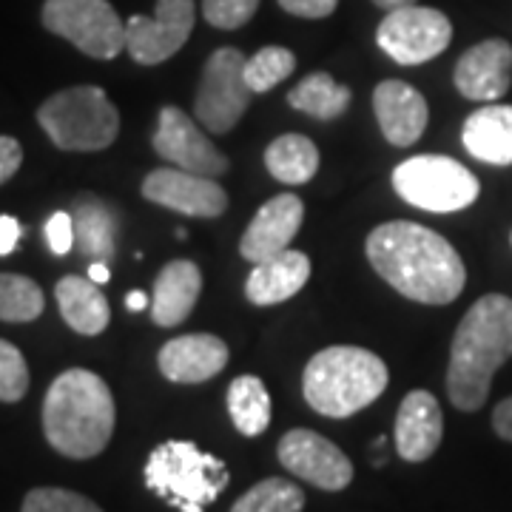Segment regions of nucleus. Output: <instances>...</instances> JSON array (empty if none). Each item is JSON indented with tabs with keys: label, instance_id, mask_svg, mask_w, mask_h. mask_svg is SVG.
<instances>
[{
	"label": "nucleus",
	"instance_id": "obj_1",
	"mask_svg": "<svg viewBox=\"0 0 512 512\" xmlns=\"http://www.w3.org/2000/svg\"><path fill=\"white\" fill-rule=\"evenodd\" d=\"M367 259L390 288L421 302L450 305L464 291L467 271L447 239L416 222H384L367 234Z\"/></svg>",
	"mask_w": 512,
	"mask_h": 512
},
{
	"label": "nucleus",
	"instance_id": "obj_2",
	"mask_svg": "<svg viewBox=\"0 0 512 512\" xmlns=\"http://www.w3.org/2000/svg\"><path fill=\"white\" fill-rule=\"evenodd\" d=\"M512 359V299L504 293L481 296L458 322L450 367L447 396L464 413H476L490 396V384L498 367Z\"/></svg>",
	"mask_w": 512,
	"mask_h": 512
},
{
	"label": "nucleus",
	"instance_id": "obj_3",
	"mask_svg": "<svg viewBox=\"0 0 512 512\" xmlns=\"http://www.w3.org/2000/svg\"><path fill=\"white\" fill-rule=\"evenodd\" d=\"M114 419L109 384L83 367L60 373L43 399V433L66 458L100 456L111 441Z\"/></svg>",
	"mask_w": 512,
	"mask_h": 512
},
{
	"label": "nucleus",
	"instance_id": "obj_4",
	"mask_svg": "<svg viewBox=\"0 0 512 512\" xmlns=\"http://www.w3.org/2000/svg\"><path fill=\"white\" fill-rule=\"evenodd\" d=\"M387 379V365L376 353L353 345H333L319 350L308 362L302 393L316 413L328 419H348L382 396Z\"/></svg>",
	"mask_w": 512,
	"mask_h": 512
},
{
	"label": "nucleus",
	"instance_id": "obj_5",
	"mask_svg": "<svg viewBox=\"0 0 512 512\" xmlns=\"http://www.w3.org/2000/svg\"><path fill=\"white\" fill-rule=\"evenodd\" d=\"M146 487L180 512H205L228 487L225 461L194 441H165L146 461Z\"/></svg>",
	"mask_w": 512,
	"mask_h": 512
},
{
	"label": "nucleus",
	"instance_id": "obj_6",
	"mask_svg": "<svg viewBox=\"0 0 512 512\" xmlns=\"http://www.w3.org/2000/svg\"><path fill=\"white\" fill-rule=\"evenodd\" d=\"M37 123L63 151H103L120 134V114L97 86L52 94L37 111Z\"/></svg>",
	"mask_w": 512,
	"mask_h": 512
},
{
	"label": "nucleus",
	"instance_id": "obj_7",
	"mask_svg": "<svg viewBox=\"0 0 512 512\" xmlns=\"http://www.w3.org/2000/svg\"><path fill=\"white\" fill-rule=\"evenodd\" d=\"M393 188L404 202L430 214H453L478 200L476 174L450 157L419 154L396 165Z\"/></svg>",
	"mask_w": 512,
	"mask_h": 512
},
{
	"label": "nucleus",
	"instance_id": "obj_8",
	"mask_svg": "<svg viewBox=\"0 0 512 512\" xmlns=\"http://www.w3.org/2000/svg\"><path fill=\"white\" fill-rule=\"evenodd\" d=\"M43 26L94 60H111L126 49V23L109 0H46Z\"/></svg>",
	"mask_w": 512,
	"mask_h": 512
},
{
	"label": "nucleus",
	"instance_id": "obj_9",
	"mask_svg": "<svg viewBox=\"0 0 512 512\" xmlns=\"http://www.w3.org/2000/svg\"><path fill=\"white\" fill-rule=\"evenodd\" d=\"M248 57L239 49H217L208 57L194 100V114L211 134H228L242 120L254 92L245 83Z\"/></svg>",
	"mask_w": 512,
	"mask_h": 512
},
{
	"label": "nucleus",
	"instance_id": "obj_10",
	"mask_svg": "<svg viewBox=\"0 0 512 512\" xmlns=\"http://www.w3.org/2000/svg\"><path fill=\"white\" fill-rule=\"evenodd\" d=\"M453 40V23L439 9L427 6H402L387 12L376 29V43L384 55L399 66H419L439 57Z\"/></svg>",
	"mask_w": 512,
	"mask_h": 512
},
{
	"label": "nucleus",
	"instance_id": "obj_11",
	"mask_svg": "<svg viewBox=\"0 0 512 512\" xmlns=\"http://www.w3.org/2000/svg\"><path fill=\"white\" fill-rule=\"evenodd\" d=\"M194 29V0H157V15L126 20V52L140 66H157L185 46Z\"/></svg>",
	"mask_w": 512,
	"mask_h": 512
},
{
	"label": "nucleus",
	"instance_id": "obj_12",
	"mask_svg": "<svg viewBox=\"0 0 512 512\" xmlns=\"http://www.w3.org/2000/svg\"><path fill=\"white\" fill-rule=\"evenodd\" d=\"M279 461L291 476L308 481L319 490L339 493L353 481L350 458L325 436L313 430H291L279 441Z\"/></svg>",
	"mask_w": 512,
	"mask_h": 512
},
{
	"label": "nucleus",
	"instance_id": "obj_13",
	"mask_svg": "<svg viewBox=\"0 0 512 512\" xmlns=\"http://www.w3.org/2000/svg\"><path fill=\"white\" fill-rule=\"evenodd\" d=\"M151 143L165 163L177 165V168L191 171V174L222 177L231 165L220 148L208 143V137L197 128V123L177 106H165L160 111L157 131H154Z\"/></svg>",
	"mask_w": 512,
	"mask_h": 512
},
{
	"label": "nucleus",
	"instance_id": "obj_14",
	"mask_svg": "<svg viewBox=\"0 0 512 512\" xmlns=\"http://www.w3.org/2000/svg\"><path fill=\"white\" fill-rule=\"evenodd\" d=\"M143 197L185 217L217 220L228 208V194L214 177L183 168H157L143 180Z\"/></svg>",
	"mask_w": 512,
	"mask_h": 512
},
{
	"label": "nucleus",
	"instance_id": "obj_15",
	"mask_svg": "<svg viewBox=\"0 0 512 512\" xmlns=\"http://www.w3.org/2000/svg\"><path fill=\"white\" fill-rule=\"evenodd\" d=\"M456 89L467 100L495 103L510 92L512 83V46L507 40H484L467 49L456 63Z\"/></svg>",
	"mask_w": 512,
	"mask_h": 512
},
{
	"label": "nucleus",
	"instance_id": "obj_16",
	"mask_svg": "<svg viewBox=\"0 0 512 512\" xmlns=\"http://www.w3.org/2000/svg\"><path fill=\"white\" fill-rule=\"evenodd\" d=\"M305 220V205L296 194H276L274 200H268L251 225L245 228L242 242H239V254L248 262H262L268 256L288 251L291 239L299 234Z\"/></svg>",
	"mask_w": 512,
	"mask_h": 512
},
{
	"label": "nucleus",
	"instance_id": "obj_17",
	"mask_svg": "<svg viewBox=\"0 0 512 512\" xmlns=\"http://www.w3.org/2000/svg\"><path fill=\"white\" fill-rule=\"evenodd\" d=\"M373 111H376L384 140L396 148L419 143V137L427 128V120H430L427 100L402 80H384L376 86Z\"/></svg>",
	"mask_w": 512,
	"mask_h": 512
},
{
	"label": "nucleus",
	"instance_id": "obj_18",
	"mask_svg": "<svg viewBox=\"0 0 512 512\" xmlns=\"http://www.w3.org/2000/svg\"><path fill=\"white\" fill-rule=\"evenodd\" d=\"M157 365L168 382L200 384L228 365V345L214 333H188L165 342Z\"/></svg>",
	"mask_w": 512,
	"mask_h": 512
},
{
	"label": "nucleus",
	"instance_id": "obj_19",
	"mask_svg": "<svg viewBox=\"0 0 512 512\" xmlns=\"http://www.w3.org/2000/svg\"><path fill=\"white\" fill-rule=\"evenodd\" d=\"M444 436V416L433 393L413 390L404 396L396 413V453L404 461H427L439 450Z\"/></svg>",
	"mask_w": 512,
	"mask_h": 512
},
{
	"label": "nucleus",
	"instance_id": "obj_20",
	"mask_svg": "<svg viewBox=\"0 0 512 512\" xmlns=\"http://www.w3.org/2000/svg\"><path fill=\"white\" fill-rule=\"evenodd\" d=\"M311 279V259L302 251H282L256 262L245 279V296L254 305H279L302 291Z\"/></svg>",
	"mask_w": 512,
	"mask_h": 512
},
{
	"label": "nucleus",
	"instance_id": "obj_21",
	"mask_svg": "<svg viewBox=\"0 0 512 512\" xmlns=\"http://www.w3.org/2000/svg\"><path fill=\"white\" fill-rule=\"evenodd\" d=\"M202 291L200 268L191 259H174L168 262L160 276L154 279V296H151V319L160 328L183 325L191 316Z\"/></svg>",
	"mask_w": 512,
	"mask_h": 512
},
{
	"label": "nucleus",
	"instance_id": "obj_22",
	"mask_svg": "<svg viewBox=\"0 0 512 512\" xmlns=\"http://www.w3.org/2000/svg\"><path fill=\"white\" fill-rule=\"evenodd\" d=\"M464 148L487 165H512V106L490 103L473 111L461 128Z\"/></svg>",
	"mask_w": 512,
	"mask_h": 512
},
{
	"label": "nucleus",
	"instance_id": "obj_23",
	"mask_svg": "<svg viewBox=\"0 0 512 512\" xmlns=\"http://www.w3.org/2000/svg\"><path fill=\"white\" fill-rule=\"evenodd\" d=\"M74 248L89 262H109L117 251V211L109 202L80 194L72 205Z\"/></svg>",
	"mask_w": 512,
	"mask_h": 512
},
{
	"label": "nucleus",
	"instance_id": "obj_24",
	"mask_svg": "<svg viewBox=\"0 0 512 512\" xmlns=\"http://www.w3.org/2000/svg\"><path fill=\"white\" fill-rule=\"evenodd\" d=\"M57 305L66 319V325L83 336H97L109 328V302L100 293L97 282L83 276H63L55 288Z\"/></svg>",
	"mask_w": 512,
	"mask_h": 512
},
{
	"label": "nucleus",
	"instance_id": "obj_25",
	"mask_svg": "<svg viewBox=\"0 0 512 512\" xmlns=\"http://www.w3.org/2000/svg\"><path fill=\"white\" fill-rule=\"evenodd\" d=\"M265 165L279 183L302 185L319 171V151L302 134H282L265 151Z\"/></svg>",
	"mask_w": 512,
	"mask_h": 512
},
{
	"label": "nucleus",
	"instance_id": "obj_26",
	"mask_svg": "<svg viewBox=\"0 0 512 512\" xmlns=\"http://www.w3.org/2000/svg\"><path fill=\"white\" fill-rule=\"evenodd\" d=\"M228 413L242 436H262L271 424V396L262 379L237 376L228 387Z\"/></svg>",
	"mask_w": 512,
	"mask_h": 512
},
{
	"label": "nucleus",
	"instance_id": "obj_27",
	"mask_svg": "<svg viewBox=\"0 0 512 512\" xmlns=\"http://www.w3.org/2000/svg\"><path fill=\"white\" fill-rule=\"evenodd\" d=\"M288 103L313 120H336L348 111L350 89L339 86L330 74L313 72L288 94Z\"/></svg>",
	"mask_w": 512,
	"mask_h": 512
},
{
	"label": "nucleus",
	"instance_id": "obj_28",
	"mask_svg": "<svg viewBox=\"0 0 512 512\" xmlns=\"http://www.w3.org/2000/svg\"><path fill=\"white\" fill-rule=\"evenodd\" d=\"M305 493L288 478H265L234 501L231 512H302Z\"/></svg>",
	"mask_w": 512,
	"mask_h": 512
},
{
	"label": "nucleus",
	"instance_id": "obj_29",
	"mask_svg": "<svg viewBox=\"0 0 512 512\" xmlns=\"http://www.w3.org/2000/svg\"><path fill=\"white\" fill-rule=\"evenodd\" d=\"M43 291L35 279L0 274V322H32L43 313Z\"/></svg>",
	"mask_w": 512,
	"mask_h": 512
},
{
	"label": "nucleus",
	"instance_id": "obj_30",
	"mask_svg": "<svg viewBox=\"0 0 512 512\" xmlns=\"http://www.w3.org/2000/svg\"><path fill=\"white\" fill-rule=\"evenodd\" d=\"M296 69V57L285 46H265L245 63V83L254 94L271 92Z\"/></svg>",
	"mask_w": 512,
	"mask_h": 512
},
{
	"label": "nucleus",
	"instance_id": "obj_31",
	"mask_svg": "<svg viewBox=\"0 0 512 512\" xmlns=\"http://www.w3.org/2000/svg\"><path fill=\"white\" fill-rule=\"evenodd\" d=\"M20 512H103L92 498L63 490V487H37L23 498Z\"/></svg>",
	"mask_w": 512,
	"mask_h": 512
},
{
	"label": "nucleus",
	"instance_id": "obj_32",
	"mask_svg": "<svg viewBox=\"0 0 512 512\" xmlns=\"http://www.w3.org/2000/svg\"><path fill=\"white\" fill-rule=\"evenodd\" d=\"M29 390V367L12 342L0 339V402H20Z\"/></svg>",
	"mask_w": 512,
	"mask_h": 512
},
{
	"label": "nucleus",
	"instance_id": "obj_33",
	"mask_svg": "<svg viewBox=\"0 0 512 512\" xmlns=\"http://www.w3.org/2000/svg\"><path fill=\"white\" fill-rule=\"evenodd\" d=\"M259 0H202V15L217 29H239L254 18Z\"/></svg>",
	"mask_w": 512,
	"mask_h": 512
},
{
	"label": "nucleus",
	"instance_id": "obj_34",
	"mask_svg": "<svg viewBox=\"0 0 512 512\" xmlns=\"http://www.w3.org/2000/svg\"><path fill=\"white\" fill-rule=\"evenodd\" d=\"M46 242L55 256H66L74 248L72 211H55L46 222Z\"/></svg>",
	"mask_w": 512,
	"mask_h": 512
},
{
	"label": "nucleus",
	"instance_id": "obj_35",
	"mask_svg": "<svg viewBox=\"0 0 512 512\" xmlns=\"http://www.w3.org/2000/svg\"><path fill=\"white\" fill-rule=\"evenodd\" d=\"M279 6L288 12V15H296V18H308V20H322L330 18L339 6V0H279Z\"/></svg>",
	"mask_w": 512,
	"mask_h": 512
},
{
	"label": "nucleus",
	"instance_id": "obj_36",
	"mask_svg": "<svg viewBox=\"0 0 512 512\" xmlns=\"http://www.w3.org/2000/svg\"><path fill=\"white\" fill-rule=\"evenodd\" d=\"M23 163V148L15 137H0V185L9 183Z\"/></svg>",
	"mask_w": 512,
	"mask_h": 512
},
{
	"label": "nucleus",
	"instance_id": "obj_37",
	"mask_svg": "<svg viewBox=\"0 0 512 512\" xmlns=\"http://www.w3.org/2000/svg\"><path fill=\"white\" fill-rule=\"evenodd\" d=\"M20 234H23V225L15 217L3 214L0 217V256H9L18 248Z\"/></svg>",
	"mask_w": 512,
	"mask_h": 512
},
{
	"label": "nucleus",
	"instance_id": "obj_38",
	"mask_svg": "<svg viewBox=\"0 0 512 512\" xmlns=\"http://www.w3.org/2000/svg\"><path fill=\"white\" fill-rule=\"evenodd\" d=\"M493 427L501 439L512 441V396L493 410Z\"/></svg>",
	"mask_w": 512,
	"mask_h": 512
},
{
	"label": "nucleus",
	"instance_id": "obj_39",
	"mask_svg": "<svg viewBox=\"0 0 512 512\" xmlns=\"http://www.w3.org/2000/svg\"><path fill=\"white\" fill-rule=\"evenodd\" d=\"M126 308L131 313L146 311V308H151V299H148V296L143 291H131L126 296Z\"/></svg>",
	"mask_w": 512,
	"mask_h": 512
},
{
	"label": "nucleus",
	"instance_id": "obj_40",
	"mask_svg": "<svg viewBox=\"0 0 512 512\" xmlns=\"http://www.w3.org/2000/svg\"><path fill=\"white\" fill-rule=\"evenodd\" d=\"M109 262H89V279L97 285H106L109 282Z\"/></svg>",
	"mask_w": 512,
	"mask_h": 512
},
{
	"label": "nucleus",
	"instance_id": "obj_41",
	"mask_svg": "<svg viewBox=\"0 0 512 512\" xmlns=\"http://www.w3.org/2000/svg\"><path fill=\"white\" fill-rule=\"evenodd\" d=\"M373 3L387 9V12H393V9H402V6H413L416 0H373Z\"/></svg>",
	"mask_w": 512,
	"mask_h": 512
}]
</instances>
